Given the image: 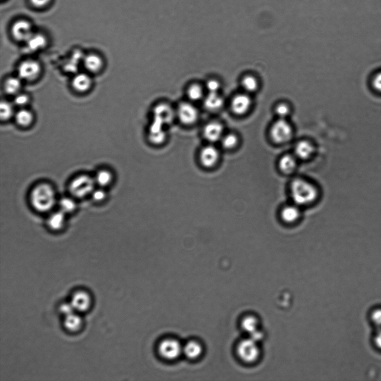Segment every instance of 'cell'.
Instances as JSON below:
<instances>
[{"mask_svg": "<svg viewBox=\"0 0 381 381\" xmlns=\"http://www.w3.org/2000/svg\"><path fill=\"white\" fill-rule=\"evenodd\" d=\"M289 192L292 202L301 208L314 204L320 196V190L317 186L302 177L295 178L292 180L289 186Z\"/></svg>", "mask_w": 381, "mask_h": 381, "instance_id": "cell-1", "label": "cell"}, {"mask_svg": "<svg viewBox=\"0 0 381 381\" xmlns=\"http://www.w3.org/2000/svg\"><path fill=\"white\" fill-rule=\"evenodd\" d=\"M30 202L37 211L46 212L51 210L56 202L54 189L46 183L38 185L31 192Z\"/></svg>", "mask_w": 381, "mask_h": 381, "instance_id": "cell-2", "label": "cell"}, {"mask_svg": "<svg viewBox=\"0 0 381 381\" xmlns=\"http://www.w3.org/2000/svg\"><path fill=\"white\" fill-rule=\"evenodd\" d=\"M96 184L94 179L92 178L82 175L76 178L71 182L69 190L71 195L76 198L82 199L92 194Z\"/></svg>", "mask_w": 381, "mask_h": 381, "instance_id": "cell-3", "label": "cell"}, {"mask_svg": "<svg viewBox=\"0 0 381 381\" xmlns=\"http://www.w3.org/2000/svg\"><path fill=\"white\" fill-rule=\"evenodd\" d=\"M270 134L274 143L286 144L292 138L293 129L286 119L278 118L270 128Z\"/></svg>", "mask_w": 381, "mask_h": 381, "instance_id": "cell-4", "label": "cell"}, {"mask_svg": "<svg viewBox=\"0 0 381 381\" xmlns=\"http://www.w3.org/2000/svg\"><path fill=\"white\" fill-rule=\"evenodd\" d=\"M18 76L22 80L33 82L40 76L42 66L40 62L34 60H26L19 64L18 68Z\"/></svg>", "mask_w": 381, "mask_h": 381, "instance_id": "cell-5", "label": "cell"}, {"mask_svg": "<svg viewBox=\"0 0 381 381\" xmlns=\"http://www.w3.org/2000/svg\"><path fill=\"white\" fill-rule=\"evenodd\" d=\"M176 115L180 122L185 125L195 124L199 118L198 110L192 104L184 102L180 103L176 110Z\"/></svg>", "mask_w": 381, "mask_h": 381, "instance_id": "cell-6", "label": "cell"}, {"mask_svg": "<svg viewBox=\"0 0 381 381\" xmlns=\"http://www.w3.org/2000/svg\"><path fill=\"white\" fill-rule=\"evenodd\" d=\"M182 348L178 340L166 339L159 344L158 351L162 358L167 360H174L182 353Z\"/></svg>", "mask_w": 381, "mask_h": 381, "instance_id": "cell-7", "label": "cell"}, {"mask_svg": "<svg viewBox=\"0 0 381 381\" xmlns=\"http://www.w3.org/2000/svg\"><path fill=\"white\" fill-rule=\"evenodd\" d=\"M153 120L166 126L171 124L176 117V112L170 104L161 103L157 104L152 110Z\"/></svg>", "mask_w": 381, "mask_h": 381, "instance_id": "cell-8", "label": "cell"}, {"mask_svg": "<svg viewBox=\"0 0 381 381\" xmlns=\"http://www.w3.org/2000/svg\"><path fill=\"white\" fill-rule=\"evenodd\" d=\"M33 34L32 24L26 20H18L12 28V36L18 42H26Z\"/></svg>", "mask_w": 381, "mask_h": 381, "instance_id": "cell-9", "label": "cell"}, {"mask_svg": "<svg viewBox=\"0 0 381 381\" xmlns=\"http://www.w3.org/2000/svg\"><path fill=\"white\" fill-rule=\"evenodd\" d=\"M252 100L248 94H240L234 96L230 102V108L236 115H244L252 108Z\"/></svg>", "mask_w": 381, "mask_h": 381, "instance_id": "cell-10", "label": "cell"}, {"mask_svg": "<svg viewBox=\"0 0 381 381\" xmlns=\"http://www.w3.org/2000/svg\"><path fill=\"white\" fill-rule=\"evenodd\" d=\"M220 158L218 150L213 146H208L201 150L200 160L202 166L213 168L218 163Z\"/></svg>", "mask_w": 381, "mask_h": 381, "instance_id": "cell-11", "label": "cell"}, {"mask_svg": "<svg viewBox=\"0 0 381 381\" xmlns=\"http://www.w3.org/2000/svg\"><path fill=\"white\" fill-rule=\"evenodd\" d=\"M302 208L294 204H288L282 207L280 212L281 220L288 224H292L300 220L302 216Z\"/></svg>", "mask_w": 381, "mask_h": 381, "instance_id": "cell-12", "label": "cell"}, {"mask_svg": "<svg viewBox=\"0 0 381 381\" xmlns=\"http://www.w3.org/2000/svg\"><path fill=\"white\" fill-rule=\"evenodd\" d=\"M224 127L219 122H212L205 125L202 131L206 140L213 143L221 140L224 136Z\"/></svg>", "mask_w": 381, "mask_h": 381, "instance_id": "cell-13", "label": "cell"}, {"mask_svg": "<svg viewBox=\"0 0 381 381\" xmlns=\"http://www.w3.org/2000/svg\"><path fill=\"white\" fill-rule=\"evenodd\" d=\"M165 127L162 124L152 120L148 130V138L150 142L156 146L164 142L167 137Z\"/></svg>", "mask_w": 381, "mask_h": 381, "instance_id": "cell-14", "label": "cell"}, {"mask_svg": "<svg viewBox=\"0 0 381 381\" xmlns=\"http://www.w3.org/2000/svg\"><path fill=\"white\" fill-rule=\"evenodd\" d=\"M315 152L314 144L306 140H302L296 144L293 154L298 160H307L314 156Z\"/></svg>", "mask_w": 381, "mask_h": 381, "instance_id": "cell-15", "label": "cell"}, {"mask_svg": "<svg viewBox=\"0 0 381 381\" xmlns=\"http://www.w3.org/2000/svg\"><path fill=\"white\" fill-rule=\"evenodd\" d=\"M84 66L90 74H97L103 70L104 62L100 56L90 53L84 56Z\"/></svg>", "mask_w": 381, "mask_h": 381, "instance_id": "cell-16", "label": "cell"}, {"mask_svg": "<svg viewBox=\"0 0 381 381\" xmlns=\"http://www.w3.org/2000/svg\"><path fill=\"white\" fill-rule=\"evenodd\" d=\"M298 159L294 154H284L278 159V168L284 174H290L296 170Z\"/></svg>", "mask_w": 381, "mask_h": 381, "instance_id": "cell-17", "label": "cell"}, {"mask_svg": "<svg viewBox=\"0 0 381 381\" xmlns=\"http://www.w3.org/2000/svg\"><path fill=\"white\" fill-rule=\"evenodd\" d=\"M93 82L91 76L88 74H78L72 79V88L77 92L84 94L89 91L92 86Z\"/></svg>", "mask_w": 381, "mask_h": 381, "instance_id": "cell-18", "label": "cell"}, {"mask_svg": "<svg viewBox=\"0 0 381 381\" xmlns=\"http://www.w3.org/2000/svg\"><path fill=\"white\" fill-rule=\"evenodd\" d=\"M70 302L76 311L85 312L90 306L91 299L88 292L78 291L74 293Z\"/></svg>", "mask_w": 381, "mask_h": 381, "instance_id": "cell-19", "label": "cell"}, {"mask_svg": "<svg viewBox=\"0 0 381 381\" xmlns=\"http://www.w3.org/2000/svg\"><path fill=\"white\" fill-rule=\"evenodd\" d=\"M14 118L18 126L26 128L31 126L34 120V116L31 110L22 108L16 113Z\"/></svg>", "mask_w": 381, "mask_h": 381, "instance_id": "cell-20", "label": "cell"}, {"mask_svg": "<svg viewBox=\"0 0 381 381\" xmlns=\"http://www.w3.org/2000/svg\"><path fill=\"white\" fill-rule=\"evenodd\" d=\"M204 108L210 112H216L223 107L224 100L218 93H209L204 98Z\"/></svg>", "mask_w": 381, "mask_h": 381, "instance_id": "cell-21", "label": "cell"}, {"mask_svg": "<svg viewBox=\"0 0 381 381\" xmlns=\"http://www.w3.org/2000/svg\"><path fill=\"white\" fill-rule=\"evenodd\" d=\"M22 80L18 76L8 77L4 82V89L8 95L14 96L21 92Z\"/></svg>", "mask_w": 381, "mask_h": 381, "instance_id": "cell-22", "label": "cell"}, {"mask_svg": "<svg viewBox=\"0 0 381 381\" xmlns=\"http://www.w3.org/2000/svg\"><path fill=\"white\" fill-rule=\"evenodd\" d=\"M26 43L28 50L36 52L44 49L47 44V38L42 34L34 33Z\"/></svg>", "mask_w": 381, "mask_h": 381, "instance_id": "cell-23", "label": "cell"}, {"mask_svg": "<svg viewBox=\"0 0 381 381\" xmlns=\"http://www.w3.org/2000/svg\"><path fill=\"white\" fill-rule=\"evenodd\" d=\"M202 346L195 341L188 342L182 348V353L190 360L198 358L202 355Z\"/></svg>", "mask_w": 381, "mask_h": 381, "instance_id": "cell-24", "label": "cell"}, {"mask_svg": "<svg viewBox=\"0 0 381 381\" xmlns=\"http://www.w3.org/2000/svg\"><path fill=\"white\" fill-rule=\"evenodd\" d=\"M66 223V214L62 211L56 212L49 217L48 225L52 230L58 231L64 228Z\"/></svg>", "mask_w": 381, "mask_h": 381, "instance_id": "cell-25", "label": "cell"}, {"mask_svg": "<svg viewBox=\"0 0 381 381\" xmlns=\"http://www.w3.org/2000/svg\"><path fill=\"white\" fill-rule=\"evenodd\" d=\"M241 86L246 92L253 93L258 90L259 84L258 79L254 76L246 75L241 80Z\"/></svg>", "mask_w": 381, "mask_h": 381, "instance_id": "cell-26", "label": "cell"}, {"mask_svg": "<svg viewBox=\"0 0 381 381\" xmlns=\"http://www.w3.org/2000/svg\"><path fill=\"white\" fill-rule=\"evenodd\" d=\"M82 324L81 318L75 313L66 316L64 326L66 328L71 332L78 330Z\"/></svg>", "mask_w": 381, "mask_h": 381, "instance_id": "cell-27", "label": "cell"}, {"mask_svg": "<svg viewBox=\"0 0 381 381\" xmlns=\"http://www.w3.org/2000/svg\"><path fill=\"white\" fill-rule=\"evenodd\" d=\"M188 98L192 101H198L204 97V90L202 86L196 84H194L188 86L186 90Z\"/></svg>", "mask_w": 381, "mask_h": 381, "instance_id": "cell-28", "label": "cell"}, {"mask_svg": "<svg viewBox=\"0 0 381 381\" xmlns=\"http://www.w3.org/2000/svg\"><path fill=\"white\" fill-rule=\"evenodd\" d=\"M96 184L100 188L108 186L112 182L113 176L112 173L107 170L98 172L94 178Z\"/></svg>", "mask_w": 381, "mask_h": 381, "instance_id": "cell-29", "label": "cell"}, {"mask_svg": "<svg viewBox=\"0 0 381 381\" xmlns=\"http://www.w3.org/2000/svg\"><path fill=\"white\" fill-rule=\"evenodd\" d=\"M14 106L6 100L2 101L0 105V116L2 122H6L15 116Z\"/></svg>", "mask_w": 381, "mask_h": 381, "instance_id": "cell-30", "label": "cell"}, {"mask_svg": "<svg viewBox=\"0 0 381 381\" xmlns=\"http://www.w3.org/2000/svg\"><path fill=\"white\" fill-rule=\"evenodd\" d=\"M222 146L228 150H232L236 148L239 142V138L237 135L230 133L224 136L221 139Z\"/></svg>", "mask_w": 381, "mask_h": 381, "instance_id": "cell-31", "label": "cell"}, {"mask_svg": "<svg viewBox=\"0 0 381 381\" xmlns=\"http://www.w3.org/2000/svg\"><path fill=\"white\" fill-rule=\"evenodd\" d=\"M60 210L64 214H70L74 212L76 207V202L72 198H64L60 202Z\"/></svg>", "mask_w": 381, "mask_h": 381, "instance_id": "cell-32", "label": "cell"}, {"mask_svg": "<svg viewBox=\"0 0 381 381\" xmlns=\"http://www.w3.org/2000/svg\"><path fill=\"white\" fill-rule=\"evenodd\" d=\"M291 109L286 103L279 104L276 108V113L279 118L286 119L290 114Z\"/></svg>", "mask_w": 381, "mask_h": 381, "instance_id": "cell-33", "label": "cell"}, {"mask_svg": "<svg viewBox=\"0 0 381 381\" xmlns=\"http://www.w3.org/2000/svg\"><path fill=\"white\" fill-rule=\"evenodd\" d=\"M30 102V97L26 94L21 92L15 96L14 103L18 107L24 108Z\"/></svg>", "mask_w": 381, "mask_h": 381, "instance_id": "cell-34", "label": "cell"}, {"mask_svg": "<svg viewBox=\"0 0 381 381\" xmlns=\"http://www.w3.org/2000/svg\"><path fill=\"white\" fill-rule=\"evenodd\" d=\"M206 88L209 93H218L221 88V84L218 80L210 79L206 82Z\"/></svg>", "mask_w": 381, "mask_h": 381, "instance_id": "cell-35", "label": "cell"}, {"mask_svg": "<svg viewBox=\"0 0 381 381\" xmlns=\"http://www.w3.org/2000/svg\"><path fill=\"white\" fill-rule=\"evenodd\" d=\"M91 196L94 202H99L105 200L106 194L103 188H101L99 189H94Z\"/></svg>", "mask_w": 381, "mask_h": 381, "instance_id": "cell-36", "label": "cell"}, {"mask_svg": "<svg viewBox=\"0 0 381 381\" xmlns=\"http://www.w3.org/2000/svg\"><path fill=\"white\" fill-rule=\"evenodd\" d=\"M75 310V308L71 302L64 303L60 306L61 312L66 316L73 314Z\"/></svg>", "mask_w": 381, "mask_h": 381, "instance_id": "cell-37", "label": "cell"}, {"mask_svg": "<svg viewBox=\"0 0 381 381\" xmlns=\"http://www.w3.org/2000/svg\"><path fill=\"white\" fill-rule=\"evenodd\" d=\"M374 88L377 91L381 92V72L376 74L372 82Z\"/></svg>", "mask_w": 381, "mask_h": 381, "instance_id": "cell-38", "label": "cell"}, {"mask_svg": "<svg viewBox=\"0 0 381 381\" xmlns=\"http://www.w3.org/2000/svg\"><path fill=\"white\" fill-rule=\"evenodd\" d=\"M51 0H30L32 6L36 8H42L48 6Z\"/></svg>", "mask_w": 381, "mask_h": 381, "instance_id": "cell-39", "label": "cell"}, {"mask_svg": "<svg viewBox=\"0 0 381 381\" xmlns=\"http://www.w3.org/2000/svg\"><path fill=\"white\" fill-rule=\"evenodd\" d=\"M372 320L375 324L381 326V310L374 312L372 314Z\"/></svg>", "mask_w": 381, "mask_h": 381, "instance_id": "cell-40", "label": "cell"}, {"mask_svg": "<svg viewBox=\"0 0 381 381\" xmlns=\"http://www.w3.org/2000/svg\"><path fill=\"white\" fill-rule=\"evenodd\" d=\"M376 343L381 348V332L376 337Z\"/></svg>", "mask_w": 381, "mask_h": 381, "instance_id": "cell-41", "label": "cell"}]
</instances>
